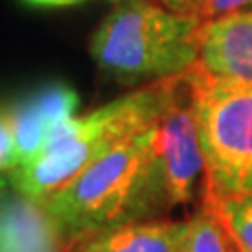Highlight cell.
Listing matches in <instances>:
<instances>
[{
	"label": "cell",
	"mask_w": 252,
	"mask_h": 252,
	"mask_svg": "<svg viewBox=\"0 0 252 252\" xmlns=\"http://www.w3.org/2000/svg\"><path fill=\"white\" fill-rule=\"evenodd\" d=\"M181 76L149 82L82 118H69L55 126L42 152L9 172L13 187L40 204L53 198L99 156L152 128L177 97Z\"/></svg>",
	"instance_id": "cell-2"
},
{
	"label": "cell",
	"mask_w": 252,
	"mask_h": 252,
	"mask_svg": "<svg viewBox=\"0 0 252 252\" xmlns=\"http://www.w3.org/2000/svg\"><path fill=\"white\" fill-rule=\"evenodd\" d=\"M181 252H235L225 225L210 208L202 206L200 215L189 220V231Z\"/></svg>",
	"instance_id": "cell-11"
},
{
	"label": "cell",
	"mask_w": 252,
	"mask_h": 252,
	"mask_svg": "<svg viewBox=\"0 0 252 252\" xmlns=\"http://www.w3.org/2000/svg\"><path fill=\"white\" fill-rule=\"evenodd\" d=\"M189 220H135L69 238L63 252H181Z\"/></svg>",
	"instance_id": "cell-7"
},
{
	"label": "cell",
	"mask_w": 252,
	"mask_h": 252,
	"mask_svg": "<svg viewBox=\"0 0 252 252\" xmlns=\"http://www.w3.org/2000/svg\"><path fill=\"white\" fill-rule=\"evenodd\" d=\"M6 120H9L13 141H15V156H17V166L32 162L34 158L42 152L46 143V126L42 118L38 116L32 99H23L17 105L9 107L4 112Z\"/></svg>",
	"instance_id": "cell-9"
},
{
	"label": "cell",
	"mask_w": 252,
	"mask_h": 252,
	"mask_svg": "<svg viewBox=\"0 0 252 252\" xmlns=\"http://www.w3.org/2000/svg\"><path fill=\"white\" fill-rule=\"evenodd\" d=\"M202 206L210 208L220 219L235 246L252 252V195L208 198Z\"/></svg>",
	"instance_id": "cell-10"
},
{
	"label": "cell",
	"mask_w": 252,
	"mask_h": 252,
	"mask_svg": "<svg viewBox=\"0 0 252 252\" xmlns=\"http://www.w3.org/2000/svg\"><path fill=\"white\" fill-rule=\"evenodd\" d=\"M198 17L156 0H118L91 40L99 67L122 82L181 76L198 59Z\"/></svg>",
	"instance_id": "cell-3"
},
{
	"label": "cell",
	"mask_w": 252,
	"mask_h": 252,
	"mask_svg": "<svg viewBox=\"0 0 252 252\" xmlns=\"http://www.w3.org/2000/svg\"><path fill=\"white\" fill-rule=\"evenodd\" d=\"M32 103H34L38 116L42 118V122L46 126V132L51 135V130L55 126L63 124L69 120L74 114V109L78 107V94L65 84H51L44 89L36 91L30 94Z\"/></svg>",
	"instance_id": "cell-12"
},
{
	"label": "cell",
	"mask_w": 252,
	"mask_h": 252,
	"mask_svg": "<svg viewBox=\"0 0 252 252\" xmlns=\"http://www.w3.org/2000/svg\"><path fill=\"white\" fill-rule=\"evenodd\" d=\"M0 252H63V235L40 202L0 193Z\"/></svg>",
	"instance_id": "cell-8"
},
{
	"label": "cell",
	"mask_w": 252,
	"mask_h": 252,
	"mask_svg": "<svg viewBox=\"0 0 252 252\" xmlns=\"http://www.w3.org/2000/svg\"><path fill=\"white\" fill-rule=\"evenodd\" d=\"M235 246V244H233ZM235 252H248V250H244V248H240V246H235Z\"/></svg>",
	"instance_id": "cell-17"
},
{
	"label": "cell",
	"mask_w": 252,
	"mask_h": 252,
	"mask_svg": "<svg viewBox=\"0 0 252 252\" xmlns=\"http://www.w3.org/2000/svg\"><path fill=\"white\" fill-rule=\"evenodd\" d=\"M189 69L208 80L252 86V9L202 21L198 59Z\"/></svg>",
	"instance_id": "cell-6"
},
{
	"label": "cell",
	"mask_w": 252,
	"mask_h": 252,
	"mask_svg": "<svg viewBox=\"0 0 252 252\" xmlns=\"http://www.w3.org/2000/svg\"><path fill=\"white\" fill-rule=\"evenodd\" d=\"M248 9H252V0H204L198 11V19L208 21V19L223 17V15L238 13V11H248Z\"/></svg>",
	"instance_id": "cell-13"
},
{
	"label": "cell",
	"mask_w": 252,
	"mask_h": 252,
	"mask_svg": "<svg viewBox=\"0 0 252 252\" xmlns=\"http://www.w3.org/2000/svg\"><path fill=\"white\" fill-rule=\"evenodd\" d=\"M154 145L162 164L170 206L189 204L200 187L204 191L206 162L185 74L181 76L177 97L170 101L154 126Z\"/></svg>",
	"instance_id": "cell-5"
},
{
	"label": "cell",
	"mask_w": 252,
	"mask_h": 252,
	"mask_svg": "<svg viewBox=\"0 0 252 252\" xmlns=\"http://www.w3.org/2000/svg\"><path fill=\"white\" fill-rule=\"evenodd\" d=\"M0 229H2V215H0Z\"/></svg>",
	"instance_id": "cell-18"
},
{
	"label": "cell",
	"mask_w": 252,
	"mask_h": 252,
	"mask_svg": "<svg viewBox=\"0 0 252 252\" xmlns=\"http://www.w3.org/2000/svg\"><path fill=\"white\" fill-rule=\"evenodd\" d=\"M28 4H36V6H72L84 0H23Z\"/></svg>",
	"instance_id": "cell-16"
},
{
	"label": "cell",
	"mask_w": 252,
	"mask_h": 252,
	"mask_svg": "<svg viewBox=\"0 0 252 252\" xmlns=\"http://www.w3.org/2000/svg\"><path fill=\"white\" fill-rule=\"evenodd\" d=\"M17 168V156H15V141L9 120L4 112L0 114V170H13Z\"/></svg>",
	"instance_id": "cell-14"
},
{
	"label": "cell",
	"mask_w": 252,
	"mask_h": 252,
	"mask_svg": "<svg viewBox=\"0 0 252 252\" xmlns=\"http://www.w3.org/2000/svg\"><path fill=\"white\" fill-rule=\"evenodd\" d=\"M166 9L181 13V15H189V17H198V11L204 0H156Z\"/></svg>",
	"instance_id": "cell-15"
},
{
	"label": "cell",
	"mask_w": 252,
	"mask_h": 252,
	"mask_svg": "<svg viewBox=\"0 0 252 252\" xmlns=\"http://www.w3.org/2000/svg\"><path fill=\"white\" fill-rule=\"evenodd\" d=\"M154 126L120 141L42 202L65 242L84 231L147 220L170 208Z\"/></svg>",
	"instance_id": "cell-1"
},
{
	"label": "cell",
	"mask_w": 252,
	"mask_h": 252,
	"mask_svg": "<svg viewBox=\"0 0 252 252\" xmlns=\"http://www.w3.org/2000/svg\"><path fill=\"white\" fill-rule=\"evenodd\" d=\"M206 162L204 200L252 195V86L185 72Z\"/></svg>",
	"instance_id": "cell-4"
}]
</instances>
